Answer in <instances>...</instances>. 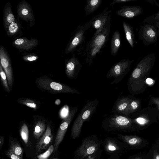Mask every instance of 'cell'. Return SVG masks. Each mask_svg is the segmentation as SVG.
Returning a JSON list of instances; mask_svg holds the SVG:
<instances>
[{"label":"cell","mask_w":159,"mask_h":159,"mask_svg":"<svg viewBox=\"0 0 159 159\" xmlns=\"http://www.w3.org/2000/svg\"><path fill=\"white\" fill-rule=\"evenodd\" d=\"M156 57L154 53L148 54L137 65L128 80V89L132 93L141 91L144 87L146 78L154 65Z\"/></svg>","instance_id":"cell-1"},{"label":"cell","mask_w":159,"mask_h":159,"mask_svg":"<svg viewBox=\"0 0 159 159\" xmlns=\"http://www.w3.org/2000/svg\"><path fill=\"white\" fill-rule=\"evenodd\" d=\"M111 22L110 14L102 31L96 35H93L86 46L85 51L87 53L86 61L89 66L92 62V60L100 52L108 40L110 32Z\"/></svg>","instance_id":"cell-2"},{"label":"cell","mask_w":159,"mask_h":159,"mask_svg":"<svg viewBox=\"0 0 159 159\" xmlns=\"http://www.w3.org/2000/svg\"><path fill=\"white\" fill-rule=\"evenodd\" d=\"M98 103L97 99L87 101L73 123L71 131L73 138L75 139L79 136L84 123L91 119L96 111Z\"/></svg>","instance_id":"cell-3"},{"label":"cell","mask_w":159,"mask_h":159,"mask_svg":"<svg viewBox=\"0 0 159 159\" xmlns=\"http://www.w3.org/2000/svg\"><path fill=\"white\" fill-rule=\"evenodd\" d=\"M35 83L37 86L42 90L51 93H71L80 94L78 90L69 86L61 83L56 82L46 77L38 78Z\"/></svg>","instance_id":"cell-4"},{"label":"cell","mask_w":159,"mask_h":159,"mask_svg":"<svg viewBox=\"0 0 159 159\" xmlns=\"http://www.w3.org/2000/svg\"><path fill=\"white\" fill-rule=\"evenodd\" d=\"M134 61V60L123 59L113 65L106 75L107 79H114L111 84H117L121 81L129 70Z\"/></svg>","instance_id":"cell-5"},{"label":"cell","mask_w":159,"mask_h":159,"mask_svg":"<svg viewBox=\"0 0 159 159\" xmlns=\"http://www.w3.org/2000/svg\"><path fill=\"white\" fill-rule=\"evenodd\" d=\"M138 34L139 39L142 40L145 45L148 46L157 42V30L154 24L145 23L140 25Z\"/></svg>","instance_id":"cell-6"},{"label":"cell","mask_w":159,"mask_h":159,"mask_svg":"<svg viewBox=\"0 0 159 159\" xmlns=\"http://www.w3.org/2000/svg\"><path fill=\"white\" fill-rule=\"evenodd\" d=\"M92 26L91 21L80 25L71 37L65 49L66 54L72 52L82 42L86 31Z\"/></svg>","instance_id":"cell-7"},{"label":"cell","mask_w":159,"mask_h":159,"mask_svg":"<svg viewBox=\"0 0 159 159\" xmlns=\"http://www.w3.org/2000/svg\"><path fill=\"white\" fill-rule=\"evenodd\" d=\"M78 110L77 107L71 109L68 115L62 121L56 134L54 144V153L57 150L62 141L69 126L74 118Z\"/></svg>","instance_id":"cell-8"},{"label":"cell","mask_w":159,"mask_h":159,"mask_svg":"<svg viewBox=\"0 0 159 159\" xmlns=\"http://www.w3.org/2000/svg\"><path fill=\"white\" fill-rule=\"evenodd\" d=\"M103 123L108 127L122 129L129 126L131 124L130 118L119 115L113 114L106 117Z\"/></svg>","instance_id":"cell-9"},{"label":"cell","mask_w":159,"mask_h":159,"mask_svg":"<svg viewBox=\"0 0 159 159\" xmlns=\"http://www.w3.org/2000/svg\"><path fill=\"white\" fill-rule=\"evenodd\" d=\"M0 65L6 74L8 85L11 88L13 84V70L10 57L3 47L0 48Z\"/></svg>","instance_id":"cell-10"},{"label":"cell","mask_w":159,"mask_h":159,"mask_svg":"<svg viewBox=\"0 0 159 159\" xmlns=\"http://www.w3.org/2000/svg\"><path fill=\"white\" fill-rule=\"evenodd\" d=\"M18 16L27 22L29 21L32 27L34 22V18L33 10L30 5L26 1L22 0L17 6Z\"/></svg>","instance_id":"cell-11"},{"label":"cell","mask_w":159,"mask_h":159,"mask_svg":"<svg viewBox=\"0 0 159 159\" xmlns=\"http://www.w3.org/2000/svg\"><path fill=\"white\" fill-rule=\"evenodd\" d=\"M111 10L107 7L102 13L95 16L90 20L92 26L96 30L93 35H97L100 33L106 24L110 13Z\"/></svg>","instance_id":"cell-12"},{"label":"cell","mask_w":159,"mask_h":159,"mask_svg":"<svg viewBox=\"0 0 159 159\" xmlns=\"http://www.w3.org/2000/svg\"><path fill=\"white\" fill-rule=\"evenodd\" d=\"M82 67L78 58L73 54L66 64L65 72L67 77L70 79L76 78Z\"/></svg>","instance_id":"cell-13"},{"label":"cell","mask_w":159,"mask_h":159,"mask_svg":"<svg viewBox=\"0 0 159 159\" xmlns=\"http://www.w3.org/2000/svg\"><path fill=\"white\" fill-rule=\"evenodd\" d=\"M116 11L118 15L123 17L131 19L141 14L143 9L139 6L133 5L122 6Z\"/></svg>","instance_id":"cell-14"},{"label":"cell","mask_w":159,"mask_h":159,"mask_svg":"<svg viewBox=\"0 0 159 159\" xmlns=\"http://www.w3.org/2000/svg\"><path fill=\"white\" fill-rule=\"evenodd\" d=\"M38 43L37 39L33 38L29 39L25 38H22L14 40L12 43V45L20 51H28L36 47Z\"/></svg>","instance_id":"cell-15"},{"label":"cell","mask_w":159,"mask_h":159,"mask_svg":"<svg viewBox=\"0 0 159 159\" xmlns=\"http://www.w3.org/2000/svg\"><path fill=\"white\" fill-rule=\"evenodd\" d=\"M98 148L97 144L91 140H86L82 144L77 151L78 155L84 158L93 153Z\"/></svg>","instance_id":"cell-16"},{"label":"cell","mask_w":159,"mask_h":159,"mask_svg":"<svg viewBox=\"0 0 159 159\" xmlns=\"http://www.w3.org/2000/svg\"><path fill=\"white\" fill-rule=\"evenodd\" d=\"M52 139L53 136L51 130L50 126L48 125L43 135L37 144V153L42 150L46 149L51 143Z\"/></svg>","instance_id":"cell-17"},{"label":"cell","mask_w":159,"mask_h":159,"mask_svg":"<svg viewBox=\"0 0 159 159\" xmlns=\"http://www.w3.org/2000/svg\"><path fill=\"white\" fill-rule=\"evenodd\" d=\"M131 99L128 97L125 96L118 98L113 107L112 111L114 114H124Z\"/></svg>","instance_id":"cell-18"},{"label":"cell","mask_w":159,"mask_h":159,"mask_svg":"<svg viewBox=\"0 0 159 159\" xmlns=\"http://www.w3.org/2000/svg\"><path fill=\"white\" fill-rule=\"evenodd\" d=\"M123 26L126 39L131 47L133 48L137 42L135 40L133 28L125 21H123Z\"/></svg>","instance_id":"cell-19"},{"label":"cell","mask_w":159,"mask_h":159,"mask_svg":"<svg viewBox=\"0 0 159 159\" xmlns=\"http://www.w3.org/2000/svg\"><path fill=\"white\" fill-rule=\"evenodd\" d=\"M15 20V17L12 11L11 4L10 2H7L3 10V23L5 29Z\"/></svg>","instance_id":"cell-20"},{"label":"cell","mask_w":159,"mask_h":159,"mask_svg":"<svg viewBox=\"0 0 159 159\" xmlns=\"http://www.w3.org/2000/svg\"><path fill=\"white\" fill-rule=\"evenodd\" d=\"M121 43L120 34L118 30L113 34L111 43V53L113 56H116L120 47Z\"/></svg>","instance_id":"cell-21"},{"label":"cell","mask_w":159,"mask_h":159,"mask_svg":"<svg viewBox=\"0 0 159 159\" xmlns=\"http://www.w3.org/2000/svg\"><path fill=\"white\" fill-rule=\"evenodd\" d=\"M6 30L8 36L13 37L20 33L21 30V25L20 22L16 20L10 24Z\"/></svg>","instance_id":"cell-22"},{"label":"cell","mask_w":159,"mask_h":159,"mask_svg":"<svg viewBox=\"0 0 159 159\" xmlns=\"http://www.w3.org/2000/svg\"><path fill=\"white\" fill-rule=\"evenodd\" d=\"M101 3V0H87L84 9L86 15L93 13L99 7Z\"/></svg>","instance_id":"cell-23"},{"label":"cell","mask_w":159,"mask_h":159,"mask_svg":"<svg viewBox=\"0 0 159 159\" xmlns=\"http://www.w3.org/2000/svg\"><path fill=\"white\" fill-rule=\"evenodd\" d=\"M46 129L45 123L40 120L36 123L34 130L33 134L34 137L39 139L44 132Z\"/></svg>","instance_id":"cell-24"},{"label":"cell","mask_w":159,"mask_h":159,"mask_svg":"<svg viewBox=\"0 0 159 159\" xmlns=\"http://www.w3.org/2000/svg\"><path fill=\"white\" fill-rule=\"evenodd\" d=\"M8 150L22 158L23 150L20 144L17 142L12 141L11 143Z\"/></svg>","instance_id":"cell-25"},{"label":"cell","mask_w":159,"mask_h":159,"mask_svg":"<svg viewBox=\"0 0 159 159\" xmlns=\"http://www.w3.org/2000/svg\"><path fill=\"white\" fill-rule=\"evenodd\" d=\"M19 103L25 105L31 108L36 109L38 105L37 103L33 100L28 98H20L17 100Z\"/></svg>","instance_id":"cell-26"},{"label":"cell","mask_w":159,"mask_h":159,"mask_svg":"<svg viewBox=\"0 0 159 159\" xmlns=\"http://www.w3.org/2000/svg\"><path fill=\"white\" fill-rule=\"evenodd\" d=\"M139 104L138 100L131 99L124 115H127L135 111L138 108Z\"/></svg>","instance_id":"cell-27"},{"label":"cell","mask_w":159,"mask_h":159,"mask_svg":"<svg viewBox=\"0 0 159 159\" xmlns=\"http://www.w3.org/2000/svg\"><path fill=\"white\" fill-rule=\"evenodd\" d=\"M20 134L22 139L24 143L27 144L29 139V130L26 124L24 123L22 125L20 130Z\"/></svg>","instance_id":"cell-28"},{"label":"cell","mask_w":159,"mask_h":159,"mask_svg":"<svg viewBox=\"0 0 159 159\" xmlns=\"http://www.w3.org/2000/svg\"><path fill=\"white\" fill-rule=\"evenodd\" d=\"M0 74L2 84L7 91L9 93L10 91L8 85L7 75L2 66L0 64Z\"/></svg>","instance_id":"cell-29"},{"label":"cell","mask_w":159,"mask_h":159,"mask_svg":"<svg viewBox=\"0 0 159 159\" xmlns=\"http://www.w3.org/2000/svg\"><path fill=\"white\" fill-rule=\"evenodd\" d=\"M159 21V11L157 13L146 17L143 21V24H153Z\"/></svg>","instance_id":"cell-30"},{"label":"cell","mask_w":159,"mask_h":159,"mask_svg":"<svg viewBox=\"0 0 159 159\" xmlns=\"http://www.w3.org/2000/svg\"><path fill=\"white\" fill-rule=\"evenodd\" d=\"M54 146L51 145L49 147L48 150L44 152L37 156L38 159H47L52 153L54 152Z\"/></svg>","instance_id":"cell-31"},{"label":"cell","mask_w":159,"mask_h":159,"mask_svg":"<svg viewBox=\"0 0 159 159\" xmlns=\"http://www.w3.org/2000/svg\"><path fill=\"white\" fill-rule=\"evenodd\" d=\"M125 141L130 145H133L138 143L141 141V139L139 138L134 137H129L123 136Z\"/></svg>","instance_id":"cell-32"},{"label":"cell","mask_w":159,"mask_h":159,"mask_svg":"<svg viewBox=\"0 0 159 159\" xmlns=\"http://www.w3.org/2000/svg\"><path fill=\"white\" fill-rule=\"evenodd\" d=\"M39 57L36 54L33 53L27 54L22 57V58L25 61L32 62L37 60Z\"/></svg>","instance_id":"cell-33"},{"label":"cell","mask_w":159,"mask_h":159,"mask_svg":"<svg viewBox=\"0 0 159 159\" xmlns=\"http://www.w3.org/2000/svg\"><path fill=\"white\" fill-rule=\"evenodd\" d=\"M6 154L7 156L10 159H23L21 157L8 150Z\"/></svg>","instance_id":"cell-34"},{"label":"cell","mask_w":159,"mask_h":159,"mask_svg":"<svg viewBox=\"0 0 159 159\" xmlns=\"http://www.w3.org/2000/svg\"><path fill=\"white\" fill-rule=\"evenodd\" d=\"M136 0H114L110 4V6L113 7V5L116 3H122L136 1Z\"/></svg>","instance_id":"cell-35"},{"label":"cell","mask_w":159,"mask_h":159,"mask_svg":"<svg viewBox=\"0 0 159 159\" xmlns=\"http://www.w3.org/2000/svg\"><path fill=\"white\" fill-rule=\"evenodd\" d=\"M152 101L153 103L157 105L159 110V98H153L152 99Z\"/></svg>","instance_id":"cell-36"},{"label":"cell","mask_w":159,"mask_h":159,"mask_svg":"<svg viewBox=\"0 0 159 159\" xmlns=\"http://www.w3.org/2000/svg\"><path fill=\"white\" fill-rule=\"evenodd\" d=\"M146 1L152 5H155L159 7V4L156 0H146Z\"/></svg>","instance_id":"cell-37"},{"label":"cell","mask_w":159,"mask_h":159,"mask_svg":"<svg viewBox=\"0 0 159 159\" xmlns=\"http://www.w3.org/2000/svg\"><path fill=\"white\" fill-rule=\"evenodd\" d=\"M137 121L140 124H144L146 122V120L142 118H139L137 119Z\"/></svg>","instance_id":"cell-38"},{"label":"cell","mask_w":159,"mask_h":159,"mask_svg":"<svg viewBox=\"0 0 159 159\" xmlns=\"http://www.w3.org/2000/svg\"><path fill=\"white\" fill-rule=\"evenodd\" d=\"M108 149L110 151H115L116 149V147L111 144H109L108 146Z\"/></svg>","instance_id":"cell-39"},{"label":"cell","mask_w":159,"mask_h":159,"mask_svg":"<svg viewBox=\"0 0 159 159\" xmlns=\"http://www.w3.org/2000/svg\"><path fill=\"white\" fill-rule=\"evenodd\" d=\"M4 137L3 136H1L0 138V148L2 147L4 143Z\"/></svg>","instance_id":"cell-40"},{"label":"cell","mask_w":159,"mask_h":159,"mask_svg":"<svg viewBox=\"0 0 159 159\" xmlns=\"http://www.w3.org/2000/svg\"><path fill=\"white\" fill-rule=\"evenodd\" d=\"M153 24H155L157 27V36L158 37H159V21Z\"/></svg>","instance_id":"cell-41"},{"label":"cell","mask_w":159,"mask_h":159,"mask_svg":"<svg viewBox=\"0 0 159 159\" xmlns=\"http://www.w3.org/2000/svg\"><path fill=\"white\" fill-rule=\"evenodd\" d=\"M146 82H147V83L148 84H151L152 83L153 80L152 79H148L146 80Z\"/></svg>","instance_id":"cell-42"},{"label":"cell","mask_w":159,"mask_h":159,"mask_svg":"<svg viewBox=\"0 0 159 159\" xmlns=\"http://www.w3.org/2000/svg\"><path fill=\"white\" fill-rule=\"evenodd\" d=\"M154 159H159V155H156L154 158Z\"/></svg>","instance_id":"cell-43"},{"label":"cell","mask_w":159,"mask_h":159,"mask_svg":"<svg viewBox=\"0 0 159 159\" xmlns=\"http://www.w3.org/2000/svg\"><path fill=\"white\" fill-rule=\"evenodd\" d=\"M94 159V157H91L90 158H89L88 159Z\"/></svg>","instance_id":"cell-44"},{"label":"cell","mask_w":159,"mask_h":159,"mask_svg":"<svg viewBox=\"0 0 159 159\" xmlns=\"http://www.w3.org/2000/svg\"><path fill=\"white\" fill-rule=\"evenodd\" d=\"M53 159H58V158H55Z\"/></svg>","instance_id":"cell-45"},{"label":"cell","mask_w":159,"mask_h":159,"mask_svg":"<svg viewBox=\"0 0 159 159\" xmlns=\"http://www.w3.org/2000/svg\"></svg>","instance_id":"cell-46"}]
</instances>
